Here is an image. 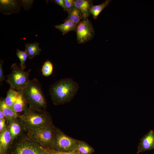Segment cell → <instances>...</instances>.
<instances>
[{
    "mask_svg": "<svg viewBox=\"0 0 154 154\" xmlns=\"http://www.w3.org/2000/svg\"><path fill=\"white\" fill-rule=\"evenodd\" d=\"M79 86L69 78L60 79L50 86L49 94L54 104H64L70 102L76 94Z\"/></svg>",
    "mask_w": 154,
    "mask_h": 154,
    "instance_id": "1",
    "label": "cell"
},
{
    "mask_svg": "<svg viewBox=\"0 0 154 154\" xmlns=\"http://www.w3.org/2000/svg\"><path fill=\"white\" fill-rule=\"evenodd\" d=\"M18 118L26 132L53 124L51 116L45 110H39L30 106Z\"/></svg>",
    "mask_w": 154,
    "mask_h": 154,
    "instance_id": "2",
    "label": "cell"
},
{
    "mask_svg": "<svg viewBox=\"0 0 154 154\" xmlns=\"http://www.w3.org/2000/svg\"><path fill=\"white\" fill-rule=\"evenodd\" d=\"M6 154H48L45 148L26 132L15 139Z\"/></svg>",
    "mask_w": 154,
    "mask_h": 154,
    "instance_id": "3",
    "label": "cell"
},
{
    "mask_svg": "<svg viewBox=\"0 0 154 154\" xmlns=\"http://www.w3.org/2000/svg\"><path fill=\"white\" fill-rule=\"evenodd\" d=\"M29 106L39 110H46L47 103L41 84L35 78L30 80L23 91Z\"/></svg>",
    "mask_w": 154,
    "mask_h": 154,
    "instance_id": "4",
    "label": "cell"
},
{
    "mask_svg": "<svg viewBox=\"0 0 154 154\" xmlns=\"http://www.w3.org/2000/svg\"><path fill=\"white\" fill-rule=\"evenodd\" d=\"M11 72L7 75L6 82L16 91H23L30 80L29 76L31 69L25 71L15 63L11 65Z\"/></svg>",
    "mask_w": 154,
    "mask_h": 154,
    "instance_id": "5",
    "label": "cell"
},
{
    "mask_svg": "<svg viewBox=\"0 0 154 154\" xmlns=\"http://www.w3.org/2000/svg\"><path fill=\"white\" fill-rule=\"evenodd\" d=\"M56 127L50 126L27 131L29 136L43 147L52 149Z\"/></svg>",
    "mask_w": 154,
    "mask_h": 154,
    "instance_id": "6",
    "label": "cell"
},
{
    "mask_svg": "<svg viewBox=\"0 0 154 154\" xmlns=\"http://www.w3.org/2000/svg\"><path fill=\"white\" fill-rule=\"evenodd\" d=\"M79 141L68 136L56 128L52 149L62 152L76 151Z\"/></svg>",
    "mask_w": 154,
    "mask_h": 154,
    "instance_id": "7",
    "label": "cell"
},
{
    "mask_svg": "<svg viewBox=\"0 0 154 154\" xmlns=\"http://www.w3.org/2000/svg\"><path fill=\"white\" fill-rule=\"evenodd\" d=\"M78 43L83 44L92 39L95 34L93 25L88 19L83 18L78 24L76 31Z\"/></svg>",
    "mask_w": 154,
    "mask_h": 154,
    "instance_id": "8",
    "label": "cell"
},
{
    "mask_svg": "<svg viewBox=\"0 0 154 154\" xmlns=\"http://www.w3.org/2000/svg\"><path fill=\"white\" fill-rule=\"evenodd\" d=\"M153 149H154V131L151 130L140 139L137 153Z\"/></svg>",
    "mask_w": 154,
    "mask_h": 154,
    "instance_id": "9",
    "label": "cell"
},
{
    "mask_svg": "<svg viewBox=\"0 0 154 154\" xmlns=\"http://www.w3.org/2000/svg\"><path fill=\"white\" fill-rule=\"evenodd\" d=\"M7 126L11 134L12 142L16 138L26 132L25 127L18 118L7 123Z\"/></svg>",
    "mask_w": 154,
    "mask_h": 154,
    "instance_id": "10",
    "label": "cell"
},
{
    "mask_svg": "<svg viewBox=\"0 0 154 154\" xmlns=\"http://www.w3.org/2000/svg\"><path fill=\"white\" fill-rule=\"evenodd\" d=\"M1 11L5 14L17 13L20 10V1L12 0H0Z\"/></svg>",
    "mask_w": 154,
    "mask_h": 154,
    "instance_id": "11",
    "label": "cell"
},
{
    "mask_svg": "<svg viewBox=\"0 0 154 154\" xmlns=\"http://www.w3.org/2000/svg\"><path fill=\"white\" fill-rule=\"evenodd\" d=\"M0 133V154H6L12 143L11 136L8 128Z\"/></svg>",
    "mask_w": 154,
    "mask_h": 154,
    "instance_id": "12",
    "label": "cell"
},
{
    "mask_svg": "<svg viewBox=\"0 0 154 154\" xmlns=\"http://www.w3.org/2000/svg\"><path fill=\"white\" fill-rule=\"evenodd\" d=\"M18 92L17 98L12 107L13 109L17 113L24 112L29 107V105L23 93V91Z\"/></svg>",
    "mask_w": 154,
    "mask_h": 154,
    "instance_id": "13",
    "label": "cell"
},
{
    "mask_svg": "<svg viewBox=\"0 0 154 154\" xmlns=\"http://www.w3.org/2000/svg\"><path fill=\"white\" fill-rule=\"evenodd\" d=\"M90 0H76L74 7L79 9L83 14L84 19H88L90 14V10L92 4Z\"/></svg>",
    "mask_w": 154,
    "mask_h": 154,
    "instance_id": "14",
    "label": "cell"
},
{
    "mask_svg": "<svg viewBox=\"0 0 154 154\" xmlns=\"http://www.w3.org/2000/svg\"><path fill=\"white\" fill-rule=\"evenodd\" d=\"M0 106L3 110L4 118L7 123L9 121L15 119L18 117L19 115L13 108L7 105L5 101V98H1L0 101Z\"/></svg>",
    "mask_w": 154,
    "mask_h": 154,
    "instance_id": "15",
    "label": "cell"
},
{
    "mask_svg": "<svg viewBox=\"0 0 154 154\" xmlns=\"http://www.w3.org/2000/svg\"><path fill=\"white\" fill-rule=\"evenodd\" d=\"M25 51L27 53L28 57L31 59L37 55H39L41 50L39 47V43L37 42L26 43Z\"/></svg>",
    "mask_w": 154,
    "mask_h": 154,
    "instance_id": "16",
    "label": "cell"
},
{
    "mask_svg": "<svg viewBox=\"0 0 154 154\" xmlns=\"http://www.w3.org/2000/svg\"><path fill=\"white\" fill-rule=\"evenodd\" d=\"M64 21V23L54 26L62 32L63 35H64L71 31H76L78 24L69 20Z\"/></svg>",
    "mask_w": 154,
    "mask_h": 154,
    "instance_id": "17",
    "label": "cell"
},
{
    "mask_svg": "<svg viewBox=\"0 0 154 154\" xmlns=\"http://www.w3.org/2000/svg\"><path fill=\"white\" fill-rule=\"evenodd\" d=\"M68 15L64 21L69 20L78 24L81 20L84 17L82 13L75 7L68 12Z\"/></svg>",
    "mask_w": 154,
    "mask_h": 154,
    "instance_id": "18",
    "label": "cell"
},
{
    "mask_svg": "<svg viewBox=\"0 0 154 154\" xmlns=\"http://www.w3.org/2000/svg\"><path fill=\"white\" fill-rule=\"evenodd\" d=\"M111 1L110 0H106L99 5H92L90 9V13L94 19H96L97 18L101 12L108 6Z\"/></svg>",
    "mask_w": 154,
    "mask_h": 154,
    "instance_id": "19",
    "label": "cell"
},
{
    "mask_svg": "<svg viewBox=\"0 0 154 154\" xmlns=\"http://www.w3.org/2000/svg\"><path fill=\"white\" fill-rule=\"evenodd\" d=\"M18 92L10 87L7 91L5 101L8 106L12 108L17 98Z\"/></svg>",
    "mask_w": 154,
    "mask_h": 154,
    "instance_id": "20",
    "label": "cell"
},
{
    "mask_svg": "<svg viewBox=\"0 0 154 154\" xmlns=\"http://www.w3.org/2000/svg\"><path fill=\"white\" fill-rule=\"evenodd\" d=\"M76 151L80 154H92L95 150L86 143L79 140Z\"/></svg>",
    "mask_w": 154,
    "mask_h": 154,
    "instance_id": "21",
    "label": "cell"
},
{
    "mask_svg": "<svg viewBox=\"0 0 154 154\" xmlns=\"http://www.w3.org/2000/svg\"><path fill=\"white\" fill-rule=\"evenodd\" d=\"M53 66L52 62L47 60L44 63L42 67L41 71L42 75L45 76H48L52 74Z\"/></svg>",
    "mask_w": 154,
    "mask_h": 154,
    "instance_id": "22",
    "label": "cell"
},
{
    "mask_svg": "<svg viewBox=\"0 0 154 154\" xmlns=\"http://www.w3.org/2000/svg\"><path fill=\"white\" fill-rule=\"evenodd\" d=\"M16 54L20 60L19 66L22 69L24 70L26 67L25 62L28 57L27 53L25 51L17 49Z\"/></svg>",
    "mask_w": 154,
    "mask_h": 154,
    "instance_id": "23",
    "label": "cell"
},
{
    "mask_svg": "<svg viewBox=\"0 0 154 154\" xmlns=\"http://www.w3.org/2000/svg\"><path fill=\"white\" fill-rule=\"evenodd\" d=\"M48 154H80L77 151L69 152L58 151L52 149L45 148Z\"/></svg>",
    "mask_w": 154,
    "mask_h": 154,
    "instance_id": "24",
    "label": "cell"
},
{
    "mask_svg": "<svg viewBox=\"0 0 154 154\" xmlns=\"http://www.w3.org/2000/svg\"><path fill=\"white\" fill-rule=\"evenodd\" d=\"M66 11L68 12L74 7V0H64Z\"/></svg>",
    "mask_w": 154,
    "mask_h": 154,
    "instance_id": "25",
    "label": "cell"
},
{
    "mask_svg": "<svg viewBox=\"0 0 154 154\" xmlns=\"http://www.w3.org/2000/svg\"><path fill=\"white\" fill-rule=\"evenodd\" d=\"M33 2V0H21L20 1L21 5L26 10L30 8Z\"/></svg>",
    "mask_w": 154,
    "mask_h": 154,
    "instance_id": "26",
    "label": "cell"
},
{
    "mask_svg": "<svg viewBox=\"0 0 154 154\" xmlns=\"http://www.w3.org/2000/svg\"><path fill=\"white\" fill-rule=\"evenodd\" d=\"M3 61L1 59L0 61V84L1 86L3 82L6 80L4 76V72L3 68Z\"/></svg>",
    "mask_w": 154,
    "mask_h": 154,
    "instance_id": "27",
    "label": "cell"
},
{
    "mask_svg": "<svg viewBox=\"0 0 154 154\" xmlns=\"http://www.w3.org/2000/svg\"><path fill=\"white\" fill-rule=\"evenodd\" d=\"M5 118L0 119V133L4 131L6 129L7 125Z\"/></svg>",
    "mask_w": 154,
    "mask_h": 154,
    "instance_id": "28",
    "label": "cell"
},
{
    "mask_svg": "<svg viewBox=\"0 0 154 154\" xmlns=\"http://www.w3.org/2000/svg\"><path fill=\"white\" fill-rule=\"evenodd\" d=\"M54 1L55 3L61 7L64 11H66L64 0H54Z\"/></svg>",
    "mask_w": 154,
    "mask_h": 154,
    "instance_id": "29",
    "label": "cell"
},
{
    "mask_svg": "<svg viewBox=\"0 0 154 154\" xmlns=\"http://www.w3.org/2000/svg\"><path fill=\"white\" fill-rule=\"evenodd\" d=\"M4 118V112L2 107L0 106V119Z\"/></svg>",
    "mask_w": 154,
    "mask_h": 154,
    "instance_id": "30",
    "label": "cell"
}]
</instances>
